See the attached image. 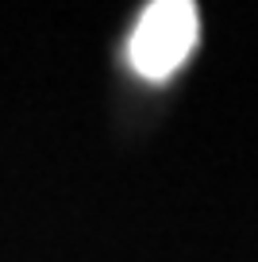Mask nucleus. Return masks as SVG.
I'll use <instances>...</instances> for the list:
<instances>
[{"label": "nucleus", "instance_id": "obj_1", "mask_svg": "<svg viewBox=\"0 0 258 262\" xmlns=\"http://www.w3.org/2000/svg\"><path fill=\"white\" fill-rule=\"evenodd\" d=\"M197 42V8L185 0H158L139 16L127 39V58L143 77L162 81L189 58Z\"/></svg>", "mask_w": 258, "mask_h": 262}]
</instances>
